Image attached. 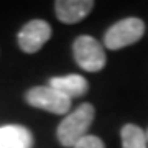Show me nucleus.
Masks as SVG:
<instances>
[{"instance_id":"obj_7","label":"nucleus","mask_w":148,"mask_h":148,"mask_svg":"<svg viewBox=\"0 0 148 148\" xmlns=\"http://www.w3.org/2000/svg\"><path fill=\"white\" fill-rule=\"evenodd\" d=\"M49 86L61 92L64 97L76 99V97H82V95L89 90V84L87 81L79 76V74H69V76H61V77H51L49 79Z\"/></svg>"},{"instance_id":"obj_4","label":"nucleus","mask_w":148,"mask_h":148,"mask_svg":"<svg viewBox=\"0 0 148 148\" xmlns=\"http://www.w3.org/2000/svg\"><path fill=\"white\" fill-rule=\"evenodd\" d=\"M27 102L51 114H66L71 109V101L51 86H40L30 89L27 92Z\"/></svg>"},{"instance_id":"obj_5","label":"nucleus","mask_w":148,"mask_h":148,"mask_svg":"<svg viewBox=\"0 0 148 148\" xmlns=\"http://www.w3.org/2000/svg\"><path fill=\"white\" fill-rule=\"evenodd\" d=\"M51 38V27L45 20H32L18 33V45L25 53H36Z\"/></svg>"},{"instance_id":"obj_10","label":"nucleus","mask_w":148,"mask_h":148,"mask_svg":"<svg viewBox=\"0 0 148 148\" xmlns=\"http://www.w3.org/2000/svg\"><path fill=\"white\" fill-rule=\"evenodd\" d=\"M73 148H106V147H104V142L99 137H95V135H86Z\"/></svg>"},{"instance_id":"obj_9","label":"nucleus","mask_w":148,"mask_h":148,"mask_svg":"<svg viewBox=\"0 0 148 148\" xmlns=\"http://www.w3.org/2000/svg\"><path fill=\"white\" fill-rule=\"evenodd\" d=\"M122 148H148L147 132H143L138 125L127 123L120 130Z\"/></svg>"},{"instance_id":"obj_2","label":"nucleus","mask_w":148,"mask_h":148,"mask_svg":"<svg viewBox=\"0 0 148 148\" xmlns=\"http://www.w3.org/2000/svg\"><path fill=\"white\" fill-rule=\"evenodd\" d=\"M145 33V23L140 18H123L117 21L107 30L104 36V45L109 49H122V48L137 43Z\"/></svg>"},{"instance_id":"obj_8","label":"nucleus","mask_w":148,"mask_h":148,"mask_svg":"<svg viewBox=\"0 0 148 148\" xmlns=\"http://www.w3.org/2000/svg\"><path fill=\"white\" fill-rule=\"evenodd\" d=\"M33 137L30 130L21 125L0 127V148H32Z\"/></svg>"},{"instance_id":"obj_1","label":"nucleus","mask_w":148,"mask_h":148,"mask_svg":"<svg viewBox=\"0 0 148 148\" xmlns=\"http://www.w3.org/2000/svg\"><path fill=\"white\" fill-rule=\"evenodd\" d=\"M95 110L90 104H81L74 112L66 115L58 127V140L63 147H74L81 138L87 135V130L92 125Z\"/></svg>"},{"instance_id":"obj_11","label":"nucleus","mask_w":148,"mask_h":148,"mask_svg":"<svg viewBox=\"0 0 148 148\" xmlns=\"http://www.w3.org/2000/svg\"><path fill=\"white\" fill-rule=\"evenodd\" d=\"M147 140H148V130H147Z\"/></svg>"},{"instance_id":"obj_3","label":"nucleus","mask_w":148,"mask_h":148,"mask_svg":"<svg viewBox=\"0 0 148 148\" xmlns=\"http://www.w3.org/2000/svg\"><path fill=\"white\" fill-rule=\"evenodd\" d=\"M76 63L87 73H99L106 66V51L104 46L92 36H79L73 45Z\"/></svg>"},{"instance_id":"obj_6","label":"nucleus","mask_w":148,"mask_h":148,"mask_svg":"<svg viewBox=\"0 0 148 148\" xmlns=\"http://www.w3.org/2000/svg\"><path fill=\"white\" fill-rule=\"evenodd\" d=\"M94 2L90 0H58L54 3L56 15L64 23H77L90 13Z\"/></svg>"}]
</instances>
